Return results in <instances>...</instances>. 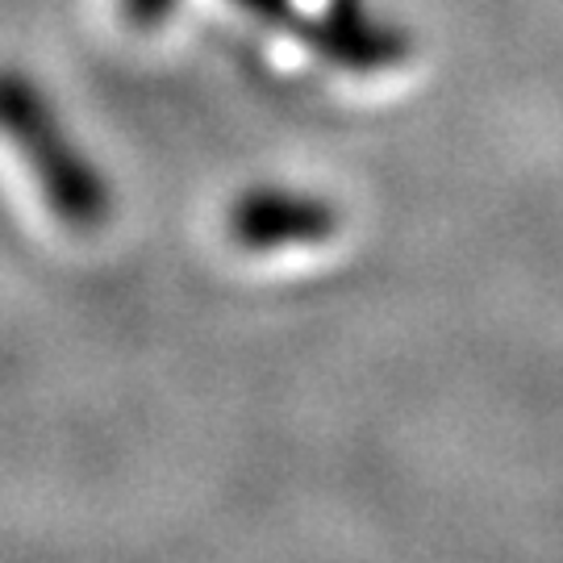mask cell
<instances>
[{"mask_svg":"<svg viewBox=\"0 0 563 563\" xmlns=\"http://www.w3.org/2000/svg\"><path fill=\"white\" fill-rule=\"evenodd\" d=\"M180 9V0H121V18L134 30H159Z\"/></svg>","mask_w":563,"mask_h":563,"instance_id":"obj_4","label":"cell"},{"mask_svg":"<svg viewBox=\"0 0 563 563\" xmlns=\"http://www.w3.org/2000/svg\"><path fill=\"white\" fill-rule=\"evenodd\" d=\"M0 139L18 151L42 205L76 234H92L113 213V188L92 155L71 139L59 104L34 76L0 67Z\"/></svg>","mask_w":563,"mask_h":563,"instance_id":"obj_1","label":"cell"},{"mask_svg":"<svg viewBox=\"0 0 563 563\" xmlns=\"http://www.w3.org/2000/svg\"><path fill=\"white\" fill-rule=\"evenodd\" d=\"M242 13L297 38L339 71L376 76L393 71L413 55V38L401 25L380 21L363 0H330L325 13H309L297 0H234Z\"/></svg>","mask_w":563,"mask_h":563,"instance_id":"obj_2","label":"cell"},{"mask_svg":"<svg viewBox=\"0 0 563 563\" xmlns=\"http://www.w3.org/2000/svg\"><path fill=\"white\" fill-rule=\"evenodd\" d=\"M225 230L234 246L251 255H267V251H288V246H322L342 230V213L339 205L318 192L255 184L230 205Z\"/></svg>","mask_w":563,"mask_h":563,"instance_id":"obj_3","label":"cell"}]
</instances>
